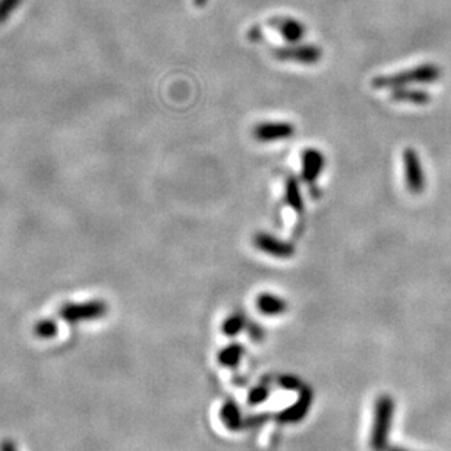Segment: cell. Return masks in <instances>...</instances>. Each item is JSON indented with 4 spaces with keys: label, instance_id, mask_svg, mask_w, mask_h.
Returning <instances> with one entry per match:
<instances>
[{
    "label": "cell",
    "instance_id": "6da1fadb",
    "mask_svg": "<svg viewBox=\"0 0 451 451\" xmlns=\"http://www.w3.org/2000/svg\"><path fill=\"white\" fill-rule=\"evenodd\" d=\"M441 78V69L434 63H423L412 69L391 75H378L371 81L375 90H395L410 84H431Z\"/></svg>",
    "mask_w": 451,
    "mask_h": 451
},
{
    "label": "cell",
    "instance_id": "7a4b0ae2",
    "mask_svg": "<svg viewBox=\"0 0 451 451\" xmlns=\"http://www.w3.org/2000/svg\"><path fill=\"white\" fill-rule=\"evenodd\" d=\"M394 415V402L388 395H381L375 404L374 425L371 431V444L372 451H407L388 443V435L391 429V422Z\"/></svg>",
    "mask_w": 451,
    "mask_h": 451
},
{
    "label": "cell",
    "instance_id": "3957f363",
    "mask_svg": "<svg viewBox=\"0 0 451 451\" xmlns=\"http://www.w3.org/2000/svg\"><path fill=\"white\" fill-rule=\"evenodd\" d=\"M274 58L280 62H290L299 65H317L322 58V49L315 44H293L277 47L272 51Z\"/></svg>",
    "mask_w": 451,
    "mask_h": 451
},
{
    "label": "cell",
    "instance_id": "277c9868",
    "mask_svg": "<svg viewBox=\"0 0 451 451\" xmlns=\"http://www.w3.org/2000/svg\"><path fill=\"white\" fill-rule=\"evenodd\" d=\"M404 164V179L410 194L420 195L425 190V174H423L422 161L419 154L413 148H406L403 151Z\"/></svg>",
    "mask_w": 451,
    "mask_h": 451
},
{
    "label": "cell",
    "instance_id": "5b68a950",
    "mask_svg": "<svg viewBox=\"0 0 451 451\" xmlns=\"http://www.w3.org/2000/svg\"><path fill=\"white\" fill-rule=\"evenodd\" d=\"M106 312L107 305L103 300H90L82 304H67L60 309L59 315L69 322H78L101 318Z\"/></svg>",
    "mask_w": 451,
    "mask_h": 451
},
{
    "label": "cell",
    "instance_id": "8992f818",
    "mask_svg": "<svg viewBox=\"0 0 451 451\" xmlns=\"http://www.w3.org/2000/svg\"><path fill=\"white\" fill-rule=\"evenodd\" d=\"M252 240L258 251H261L270 256L287 259L296 254L293 243L283 240L271 233H267V231H256Z\"/></svg>",
    "mask_w": 451,
    "mask_h": 451
},
{
    "label": "cell",
    "instance_id": "52a82bcc",
    "mask_svg": "<svg viewBox=\"0 0 451 451\" xmlns=\"http://www.w3.org/2000/svg\"><path fill=\"white\" fill-rule=\"evenodd\" d=\"M296 129L289 122H263L254 128V138L259 142L289 140Z\"/></svg>",
    "mask_w": 451,
    "mask_h": 451
},
{
    "label": "cell",
    "instance_id": "ba28073f",
    "mask_svg": "<svg viewBox=\"0 0 451 451\" xmlns=\"http://www.w3.org/2000/svg\"><path fill=\"white\" fill-rule=\"evenodd\" d=\"M325 157L317 148H306L302 153V181L315 190V183L320 179V174L324 172Z\"/></svg>",
    "mask_w": 451,
    "mask_h": 451
},
{
    "label": "cell",
    "instance_id": "9c48e42d",
    "mask_svg": "<svg viewBox=\"0 0 451 451\" xmlns=\"http://www.w3.org/2000/svg\"><path fill=\"white\" fill-rule=\"evenodd\" d=\"M270 24H271V26H274V28L280 33V35L286 41H289V43H292V44L299 43V41L304 38L305 31H306L305 25L293 18L279 17V18L271 19Z\"/></svg>",
    "mask_w": 451,
    "mask_h": 451
},
{
    "label": "cell",
    "instance_id": "30bf717a",
    "mask_svg": "<svg viewBox=\"0 0 451 451\" xmlns=\"http://www.w3.org/2000/svg\"><path fill=\"white\" fill-rule=\"evenodd\" d=\"M284 198L289 207L295 211L297 218H302L305 213V204H304V197L302 192H300V185L297 177L295 176H287L284 181Z\"/></svg>",
    "mask_w": 451,
    "mask_h": 451
},
{
    "label": "cell",
    "instance_id": "8fae6325",
    "mask_svg": "<svg viewBox=\"0 0 451 451\" xmlns=\"http://www.w3.org/2000/svg\"><path fill=\"white\" fill-rule=\"evenodd\" d=\"M256 308L264 315H281L287 311V302L277 295L265 292L256 297Z\"/></svg>",
    "mask_w": 451,
    "mask_h": 451
},
{
    "label": "cell",
    "instance_id": "7c38bea8",
    "mask_svg": "<svg viewBox=\"0 0 451 451\" xmlns=\"http://www.w3.org/2000/svg\"><path fill=\"white\" fill-rule=\"evenodd\" d=\"M390 99L399 103H410L416 106L428 104L431 101V95L427 91L422 90H412V88H395L391 91Z\"/></svg>",
    "mask_w": 451,
    "mask_h": 451
},
{
    "label": "cell",
    "instance_id": "4fadbf2b",
    "mask_svg": "<svg viewBox=\"0 0 451 451\" xmlns=\"http://www.w3.org/2000/svg\"><path fill=\"white\" fill-rule=\"evenodd\" d=\"M248 324L246 322V318L242 312H236L233 315H230L224 322H223V333L226 336H235L243 330V327Z\"/></svg>",
    "mask_w": 451,
    "mask_h": 451
},
{
    "label": "cell",
    "instance_id": "5bb4252c",
    "mask_svg": "<svg viewBox=\"0 0 451 451\" xmlns=\"http://www.w3.org/2000/svg\"><path fill=\"white\" fill-rule=\"evenodd\" d=\"M243 353V347L239 345H231L229 347H226L222 353H220V362L226 366H235L239 361L240 356Z\"/></svg>",
    "mask_w": 451,
    "mask_h": 451
},
{
    "label": "cell",
    "instance_id": "9a60e30c",
    "mask_svg": "<svg viewBox=\"0 0 451 451\" xmlns=\"http://www.w3.org/2000/svg\"><path fill=\"white\" fill-rule=\"evenodd\" d=\"M22 3V0H0V24L6 22L13 12Z\"/></svg>",
    "mask_w": 451,
    "mask_h": 451
},
{
    "label": "cell",
    "instance_id": "2e32d148",
    "mask_svg": "<svg viewBox=\"0 0 451 451\" xmlns=\"http://www.w3.org/2000/svg\"><path fill=\"white\" fill-rule=\"evenodd\" d=\"M34 333L41 338H49L58 333V325L56 322H53L50 320L40 321L34 328Z\"/></svg>",
    "mask_w": 451,
    "mask_h": 451
},
{
    "label": "cell",
    "instance_id": "e0dca14e",
    "mask_svg": "<svg viewBox=\"0 0 451 451\" xmlns=\"http://www.w3.org/2000/svg\"><path fill=\"white\" fill-rule=\"evenodd\" d=\"M223 419H224L227 427L233 428V429H238L239 428L240 415H239V410L233 404H227L223 409Z\"/></svg>",
    "mask_w": 451,
    "mask_h": 451
},
{
    "label": "cell",
    "instance_id": "ac0fdd59",
    "mask_svg": "<svg viewBox=\"0 0 451 451\" xmlns=\"http://www.w3.org/2000/svg\"><path fill=\"white\" fill-rule=\"evenodd\" d=\"M265 397H267V391L263 390V388H258L249 395V399H251L249 402L251 403H259V402H263Z\"/></svg>",
    "mask_w": 451,
    "mask_h": 451
}]
</instances>
